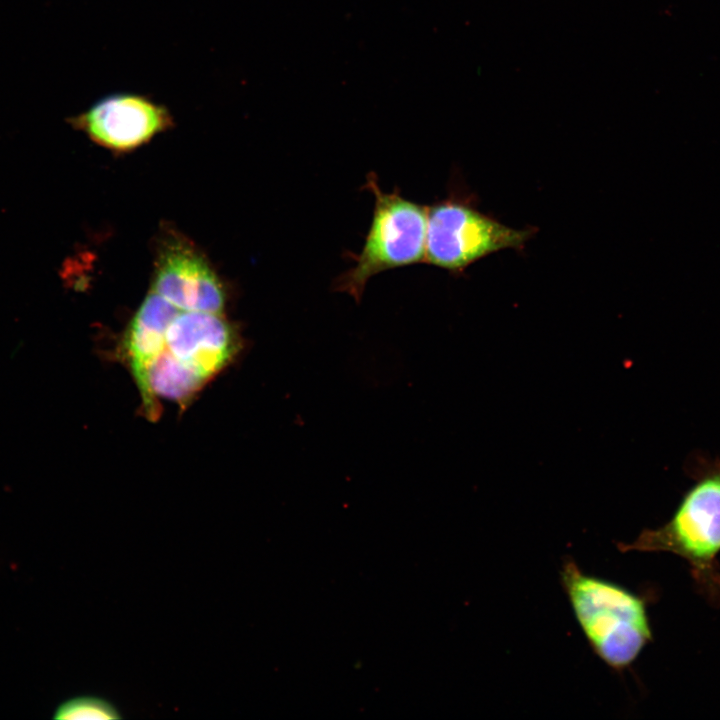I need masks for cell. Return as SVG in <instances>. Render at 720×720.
<instances>
[{"mask_svg": "<svg viewBox=\"0 0 720 720\" xmlns=\"http://www.w3.org/2000/svg\"><path fill=\"white\" fill-rule=\"evenodd\" d=\"M694 484L672 517L661 527L644 529L619 551L669 552L689 566L696 591L713 607L720 606V459L697 456L690 464Z\"/></svg>", "mask_w": 720, "mask_h": 720, "instance_id": "1", "label": "cell"}, {"mask_svg": "<svg viewBox=\"0 0 720 720\" xmlns=\"http://www.w3.org/2000/svg\"><path fill=\"white\" fill-rule=\"evenodd\" d=\"M560 584L574 617L594 654L622 673L653 640L649 598L563 561Z\"/></svg>", "mask_w": 720, "mask_h": 720, "instance_id": "2", "label": "cell"}, {"mask_svg": "<svg viewBox=\"0 0 720 720\" xmlns=\"http://www.w3.org/2000/svg\"><path fill=\"white\" fill-rule=\"evenodd\" d=\"M240 337L223 313L179 310L164 332L147 374L159 398L184 403L240 351Z\"/></svg>", "mask_w": 720, "mask_h": 720, "instance_id": "3", "label": "cell"}, {"mask_svg": "<svg viewBox=\"0 0 720 720\" xmlns=\"http://www.w3.org/2000/svg\"><path fill=\"white\" fill-rule=\"evenodd\" d=\"M363 188L374 196L370 227L361 251L344 254L354 265L332 285L334 291L346 293L357 304L373 276L424 262L427 230V205L403 197L398 187L384 192L374 172L366 176Z\"/></svg>", "mask_w": 720, "mask_h": 720, "instance_id": "4", "label": "cell"}, {"mask_svg": "<svg viewBox=\"0 0 720 720\" xmlns=\"http://www.w3.org/2000/svg\"><path fill=\"white\" fill-rule=\"evenodd\" d=\"M534 233V228L515 229L497 221L455 191L427 206L424 263L461 274L493 253L523 249Z\"/></svg>", "mask_w": 720, "mask_h": 720, "instance_id": "5", "label": "cell"}, {"mask_svg": "<svg viewBox=\"0 0 720 720\" xmlns=\"http://www.w3.org/2000/svg\"><path fill=\"white\" fill-rule=\"evenodd\" d=\"M68 122L96 144L120 152L136 149L174 125L166 106L130 92L107 95Z\"/></svg>", "mask_w": 720, "mask_h": 720, "instance_id": "6", "label": "cell"}, {"mask_svg": "<svg viewBox=\"0 0 720 720\" xmlns=\"http://www.w3.org/2000/svg\"><path fill=\"white\" fill-rule=\"evenodd\" d=\"M152 292L181 310L223 313V286L207 259L184 239L170 238L157 258Z\"/></svg>", "mask_w": 720, "mask_h": 720, "instance_id": "7", "label": "cell"}, {"mask_svg": "<svg viewBox=\"0 0 720 720\" xmlns=\"http://www.w3.org/2000/svg\"><path fill=\"white\" fill-rule=\"evenodd\" d=\"M179 310L151 291L131 319L123 337L122 353L135 379L147 417L150 416L148 370L159 352L165 330Z\"/></svg>", "mask_w": 720, "mask_h": 720, "instance_id": "8", "label": "cell"}, {"mask_svg": "<svg viewBox=\"0 0 720 720\" xmlns=\"http://www.w3.org/2000/svg\"><path fill=\"white\" fill-rule=\"evenodd\" d=\"M52 717L58 720H119L123 718L112 702L96 695L71 697L56 707Z\"/></svg>", "mask_w": 720, "mask_h": 720, "instance_id": "9", "label": "cell"}]
</instances>
